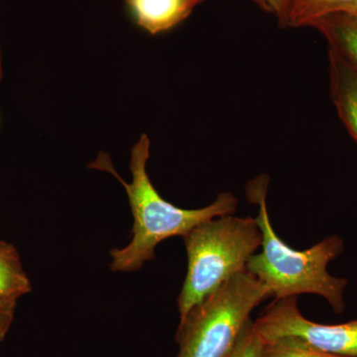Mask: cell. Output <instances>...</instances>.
Instances as JSON below:
<instances>
[{
    "label": "cell",
    "mask_w": 357,
    "mask_h": 357,
    "mask_svg": "<svg viewBox=\"0 0 357 357\" xmlns=\"http://www.w3.org/2000/svg\"><path fill=\"white\" fill-rule=\"evenodd\" d=\"M263 342L261 357H347L318 351L293 337H279Z\"/></svg>",
    "instance_id": "cell-11"
},
{
    "label": "cell",
    "mask_w": 357,
    "mask_h": 357,
    "mask_svg": "<svg viewBox=\"0 0 357 357\" xmlns=\"http://www.w3.org/2000/svg\"><path fill=\"white\" fill-rule=\"evenodd\" d=\"M297 301L298 297L275 300L253 321L263 342L293 337L326 354L357 357V319L337 325L314 323L303 316Z\"/></svg>",
    "instance_id": "cell-5"
},
{
    "label": "cell",
    "mask_w": 357,
    "mask_h": 357,
    "mask_svg": "<svg viewBox=\"0 0 357 357\" xmlns=\"http://www.w3.org/2000/svg\"><path fill=\"white\" fill-rule=\"evenodd\" d=\"M150 141L142 135L131 152L132 180L126 183L114 170L109 159L98 157L96 168L114 174L128 196L133 215L132 239L123 248L110 251L112 271H138L147 261L154 259L155 248L173 236L184 237L199 223L222 215H234L238 201L230 192H220L213 204L196 210H185L169 203L160 196L147 173Z\"/></svg>",
    "instance_id": "cell-2"
},
{
    "label": "cell",
    "mask_w": 357,
    "mask_h": 357,
    "mask_svg": "<svg viewBox=\"0 0 357 357\" xmlns=\"http://www.w3.org/2000/svg\"><path fill=\"white\" fill-rule=\"evenodd\" d=\"M357 14V0H290L287 27L312 26L333 14Z\"/></svg>",
    "instance_id": "cell-9"
},
{
    "label": "cell",
    "mask_w": 357,
    "mask_h": 357,
    "mask_svg": "<svg viewBox=\"0 0 357 357\" xmlns=\"http://www.w3.org/2000/svg\"><path fill=\"white\" fill-rule=\"evenodd\" d=\"M269 13H273L283 27H287V15L290 0H263Z\"/></svg>",
    "instance_id": "cell-14"
},
{
    "label": "cell",
    "mask_w": 357,
    "mask_h": 357,
    "mask_svg": "<svg viewBox=\"0 0 357 357\" xmlns=\"http://www.w3.org/2000/svg\"><path fill=\"white\" fill-rule=\"evenodd\" d=\"M312 27L325 37L328 49L357 72V14H333L317 21Z\"/></svg>",
    "instance_id": "cell-8"
},
{
    "label": "cell",
    "mask_w": 357,
    "mask_h": 357,
    "mask_svg": "<svg viewBox=\"0 0 357 357\" xmlns=\"http://www.w3.org/2000/svg\"><path fill=\"white\" fill-rule=\"evenodd\" d=\"M263 344L264 342L256 333L253 321L250 319L227 357H261Z\"/></svg>",
    "instance_id": "cell-12"
},
{
    "label": "cell",
    "mask_w": 357,
    "mask_h": 357,
    "mask_svg": "<svg viewBox=\"0 0 357 357\" xmlns=\"http://www.w3.org/2000/svg\"><path fill=\"white\" fill-rule=\"evenodd\" d=\"M187 275L177 304L180 321L232 276L244 271L261 248L256 218L222 215L199 223L184 237Z\"/></svg>",
    "instance_id": "cell-3"
},
{
    "label": "cell",
    "mask_w": 357,
    "mask_h": 357,
    "mask_svg": "<svg viewBox=\"0 0 357 357\" xmlns=\"http://www.w3.org/2000/svg\"><path fill=\"white\" fill-rule=\"evenodd\" d=\"M331 96L340 121L357 142V72L328 49Z\"/></svg>",
    "instance_id": "cell-6"
},
{
    "label": "cell",
    "mask_w": 357,
    "mask_h": 357,
    "mask_svg": "<svg viewBox=\"0 0 357 357\" xmlns=\"http://www.w3.org/2000/svg\"><path fill=\"white\" fill-rule=\"evenodd\" d=\"M191 1L195 4V6H198V4L201 3L203 0H191Z\"/></svg>",
    "instance_id": "cell-16"
},
{
    "label": "cell",
    "mask_w": 357,
    "mask_h": 357,
    "mask_svg": "<svg viewBox=\"0 0 357 357\" xmlns=\"http://www.w3.org/2000/svg\"><path fill=\"white\" fill-rule=\"evenodd\" d=\"M252 1L257 4L258 6L261 7L263 10L269 11V9H268L266 4H265V2L263 1V0H252Z\"/></svg>",
    "instance_id": "cell-15"
},
{
    "label": "cell",
    "mask_w": 357,
    "mask_h": 357,
    "mask_svg": "<svg viewBox=\"0 0 357 357\" xmlns=\"http://www.w3.org/2000/svg\"><path fill=\"white\" fill-rule=\"evenodd\" d=\"M268 185L269 177L265 174L246 185V198L259 208L256 220L262 234V251L249 259L246 270L261 282L275 300L317 295L324 298L335 312L342 314L349 281L333 276L328 267L344 251V239L332 236L305 250L290 248L277 236L270 220Z\"/></svg>",
    "instance_id": "cell-1"
},
{
    "label": "cell",
    "mask_w": 357,
    "mask_h": 357,
    "mask_svg": "<svg viewBox=\"0 0 357 357\" xmlns=\"http://www.w3.org/2000/svg\"><path fill=\"white\" fill-rule=\"evenodd\" d=\"M269 291L248 270L239 272L192 307L180 321L177 357H227L250 314Z\"/></svg>",
    "instance_id": "cell-4"
},
{
    "label": "cell",
    "mask_w": 357,
    "mask_h": 357,
    "mask_svg": "<svg viewBox=\"0 0 357 357\" xmlns=\"http://www.w3.org/2000/svg\"><path fill=\"white\" fill-rule=\"evenodd\" d=\"M32 291L17 249L0 241V298L17 301Z\"/></svg>",
    "instance_id": "cell-10"
},
{
    "label": "cell",
    "mask_w": 357,
    "mask_h": 357,
    "mask_svg": "<svg viewBox=\"0 0 357 357\" xmlns=\"http://www.w3.org/2000/svg\"><path fill=\"white\" fill-rule=\"evenodd\" d=\"M136 21L152 34L166 31L185 20L195 4L191 0H128Z\"/></svg>",
    "instance_id": "cell-7"
},
{
    "label": "cell",
    "mask_w": 357,
    "mask_h": 357,
    "mask_svg": "<svg viewBox=\"0 0 357 357\" xmlns=\"http://www.w3.org/2000/svg\"><path fill=\"white\" fill-rule=\"evenodd\" d=\"M17 301L0 298V344L3 342L15 317Z\"/></svg>",
    "instance_id": "cell-13"
}]
</instances>
